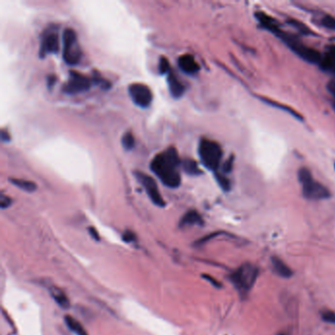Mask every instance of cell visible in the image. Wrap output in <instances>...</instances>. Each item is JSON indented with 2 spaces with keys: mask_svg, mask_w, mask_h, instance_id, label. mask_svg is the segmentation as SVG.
<instances>
[{
  "mask_svg": "<svg viewBox=\"0 0 335 335\" xmlns=\"http://www.w3.org/2000/svg\"><path fill=\"white\" fill-rule=\"evenodd\" d=\"M181 163L177 150L170 148L154 156L150 162V169L165 186L173 189L181 184L179 174Z\"/></svg>",
  "mask_w": 335,
  "mask_h": 335,
  "instance_id": "6da1fadb",
  "label": "cell"
},
{
  "mask_svg": "<svg viewBox=\"0 0 335 335\" xmlns=\"http://www.w3.org/2000/svg\"><path fill=\"white\" fill-rule=\"evenodd\" d=\"M259 275V268L257 265L246 262L240 265L236 270H234L229 279L237 290L241 298L248 296L252 288L254 287L256 280Z\"/></svg>",
  "mask_w": 335,
  "mask_h": 335,
  "instance_id": "7a4b0ae2",
  "label": "cell"
},
{
  "mask_svg": "<svg viewBox=\"0 0 335 335\" xmlns=\"http://www.w3.org/2000/svg\"><path fill=\"white\" fill-rule=\"evenodd\" d=\"M298 179L303 196L311 201H321L326 200L331 197V192L326 186L315 180L312 172L306 168L302 167L298 172Z\"/></svg>",
  "mask_w": 335,
  "mask_h": 335,
  "instance_id": "3957f363",
  "label": "cell"
},
{
  "mask_svg": "<svg viewBox=\"0 0 335 335\" xmlns=\"http://www.w3.org/2000/svg\"><path fill=\"white\" fill-rule=\"evenodd\" d=\"M274 35L279 37V39H281L294 53L298 55L299 57H301L302 59H304L309 63L320 65L323 55L318 50L307 46L299 39L298 37L290 34H286L281 29H279Z\"/></svg>",
  "mask_w": 335,
  "mask_h": 335,
  "instance_id": "277c9868",
  "label": "cell"
},
{
  "mask_svg": "<svg viewBox=\"0 0 335 335\" xmlns=\"http://www.w3.org/2000/svg\"><path fill=\"white\" fill-rule=\"evenodd\" d=\"M199 155L208 169L217 171L223 158V149L217 142L203 139L199 145Z\"/></svg>",
  "mask_w": 335,
  "mask_h": 335,
  "instance_id": "5b68a950",
  "label": "cell"
},
{
  "mask_svg": "<svg viewBox=\"0 0 335 335\" xmlns=\"http://www.w3.org/2000/svg\"><path fill=\"white\" fill-rule=\"evenodd\" d=\"M82 51L78 43L74 30L66 29L63 33V59L69 65H76L80 62Z\"/></svg>",
  "mask_w": 335,
  "mask_h": 335,
  "instance_id": "8992f818",
  "label": "cell"
},
{
  "mask_svg": "<svg viewBox=\"0 0 335 335\" xmlns=\"http://www.w3.org/2000/svg\"><path fill=\"white\" fill-rule=\"evenodd\" d=\"M129 96L132 102L142 109L149 108L152 102V93L148 86L135 83L129 86Z\"/></svg>",
  "mask_w": 335,
  "mask_h": 335,
  "instance_id": "52a82bcc",
  "label": "cell"
},
{
  "mask_svg": "<svg viewBox=\"0 0 335 335\" xmlns=\"http://www.w3.org/2000/svg\"><path fill=\"white\" fill-rule=\"evenodd\" d=\"M91 85L92 82L88 77L78 72L71 71L69 80L64 86L63 91L68 95H77L90 90Z\"/></svg>",
  "mask_w": 335,
  "mask_h": 335,
  "instance_id": "ba28073f",
  "label": "cell"
},
{
  "mask_svg": "<svg viewBox=\"0 0 335 335\" xmlns=\"http://www.w3.org/2000/svg\"><path fill=\"white\" fill-rule=\"evenodd\" d=\"M136 177L139 180V182L145 188L151 202L157 207H161V208L164 207L165 202L163 201L161 197V194L158 190V187L156 185L155 181L151 177H149V175L143 172H136Z\"/></svg>",
  "mask_w": 335,
  "mask_h": 335,
  "instance_id": "9c48e42d",
  "label": "cell"
},
{
  "mask_svg": "<svg viewBox=\"0 0 335 335\" xmlns=\"http://www.w3.org/2000/svg\"><path fill=\"white\" fill-rule=\"evenodd\" d=\"M59 37L55 32H47L44 34L40 44L39 55L43 57L44 55L57 53L59 50Z\"/></svg>",
  "mask_w": 335,
  "mask_h": 335,
  "instance_id": "30bf717a",
  "label": "cell"
},
{
  "mask_svg": "<svg viewBox=\"0 0 335 335\" xmlns=\"http://www.w3.org/2000/svg\"><path fill=\"white\" fill-rule=\"evenodd\" d=\"M320 67L324 71L335 76V45L328 47L326 53L323 55Z\"/></svg>",
  "mask_w": 335,
  "mask_h": 335,
  "instance_id": "8fae6325",
  "label": "cell"
},
{
  "mask_svg": "<svg viewBox=\"0 0 335 335\" xmlns=\"http://www.w3.org/2000/svg\"><path fill=\"white\" fill-rule=\"evenodd\" d=\"M178 65L180 69L186 74H196L200 70V65L196 61V59L191 54L182 55L178 59Z\"/></svg>",
  "mask_w": 335,
  "mask_h": 335,
  "instance_id": "7c38bea8",
  "label": "cell"
},
{
  "mask_svg": "<svg viewBox=\"0 0 335 335\" xmlns=\"http://www.w3.org/2000/svg\"><path fill=\"white\" fill-rule=\"evenodd\" d=\"M167 83H168V88L171 96L175 99H179L184 95L185 92V87L184 85L178 80L177 76L170 72L167 77Z\"/></svg>",
  "mask_w": 335,
  "mask_h": 335,
  "instance_id": "4fadbf2b",
  "label": "cell"
},
{
  "mask_svg": "<svg viewBox=\"0 0 335 335\" xmlns=\"http://www.w3.org/2000/svg\"><path fill=\"white\" fill-rule=\"evenodd\" d=\"M271 264L274 272L283 277V278H290L293 275V270L291 267L286 264L284 261H282L280 258L274 256L271 258Z\"/></svg>",
  "mask_w": 335,
  "mask_h": 335,
  "instance_id": "5bb4252c",
  "label": "cell"
},
{
  "mask_svg": "<svg viewBox=\"0 0 335 335\" xmlns=\"http://www.w3.org/2000/svg\"><path fill=\"white\" fill-rule=\"evenodd\" d=\"M49 293H50L51 297L53 298V300L56 302V304L60 308L65 309V310L70 308V305H71L70 300L67 297V295L65 294V292L62 289H60L56 286H51L49 288Z\"/></svg>",
  "mask_w": 335,
  "mask_h": 335,
  "instance_id": "9a60e30c",
  "label": "cell"
},
{
  "mask_svg": "<svg viewBox=\"0 0 335 335\" xmlns=\"http://www.w3.org/2000/svg\"><path fill=\"white\" fill-rule=\"evenodd\" d=\"M204 221L201 215L196 211H190L182 218L180 226H193V225H203Z\"/></svg>",
  "mask_w": 335,
  "mask_h": 335,
  "instance_id": "2e32d148",
  "label": "cell"
},
{
  "mask_svg": "<svg viewBox=\"0 0 335 335\" xmlns=\"http://www.w3.org/2000/svg\"><path fill=\"white\" fill-rule=\"evenodd\" d=\"M64 321H65V324L66 326L68 327V329L74 333L76 335H89L87 331L84 329L83 325L78 322L75 318L71 317V316H65L64 318Z\"/></svg>",
  "mask_w": 335,
  "mask_h": 335,
  "instance_id": "e0dca14e",
  "label": "cell"
},
{
  "mask_svg": "<svg viewBox=\"0 0 335 335\" xmlns=\"http://www.w3.org/2000/svg\"><path fill=\"white\" fill-rule=\"evenodd\" d=\"M181 165L183 167V170L189 175H201L202 174V170L199 168L198 163L193 159H190V158L184 159Z\"/></svg>",
  "mask_w": 335,
  "mask_h": 335,
  "instance_id": "ac0fdd59",
  "label": "cell"
},
{
  "mask_svg": "<svg viewBox=\"0 0 335 335\" xmlns=\"http://www.w3.org/2000/svg\"><path fill=\"white\" fill-rule=\"evenodd\" d=\"M10 181L15 186H17L18 188H20L21 190H24L26 192H29V193L35 192L37 190V185L32 181L23 180V179H10Z\"/></svg>",
  "mask_w": 335,
  "mask_h": 335,
  "instance_id": "d6986e66",
  "label": "cell"
},
{
  "mask_svg": "<svg viewBox=\"0 0 335 335\" xmlns=\"http://www.w3.org/2000/svg\"><path fill=\"white\" fill-rule=\"evenodd\" d=\"M122 146L126 150H130L135 147V138L131 133H125L122 137Z\"/></svg>",
  "mask_w": 335,
  "mask_h": 335,
  "instance_id": "ffe728a7",
  "label": "cell"
},
{
  "mask_svg": "<svg viewBox=\"0 0 335 335\" xmlns=\"http://www.w3.org/2000/svg\"><path fill=\"white\" fill-rule=\"evenodd\" d=\"M321 25L329 30L335 31V18L332 17L331 15H325L321 19Z\"/></svg>",
  "mask_w": 335,
  "mask_h": 335,
  "instance_id": "44dd1931",
  "label": "cell"
},
{
  "mask_svg": "<svg viewBox=\"0 0 335 335\" xmlns=\"http://www.w3.org/2000/svg\"><path fill=\"white\" fill-rule=\"evenodd\" d=\"M261 101H262V102H265V104H268L269 106H272V107H274V108H277V109H283L285 112H288L290 114H292L293 116H295L296 119H302V116H301L299 113L294 112V111L291 110V109H289L288 107H283V106H281V105H279V104H276V103L271 102V101H267V100H265V99H261Z\"/></svg>",
  "mask_w": 335,
  "mask_h": 335,
  "instance_id": "7402d4cb",
  "label": "cell"
},
{
  "mask_svg": "<svg viewBox=\"0 0 335 335\" xmlns=\"http://www.w3.org/2000/svg\"><path fill=\"white\" fill-rule=\"evenodd\" d=\"M290 25H292L294 28H296L298 31H300V33H302L303 35H307V36L312 35V31L306 25H304L301 22H298L296 20H290Z\"/></svg>",
  "mask_w": 335,
  "mask_h": 335,
  "instance_id": "603a6c76",
  "label": "cell"
},
{
  "mask_svg": "<svg viewBox=\"0 0 335 335\" xmlns=\"http://www.w3.org/2000/svg\"><path fill=\"white\" fill-rule=\"evenodd\" d=\"M158 70L159 73L162 75L169 74L170 73V65H169V61L167 60V58L165 57H161L159 60V64H158Z\"/></svg>",
  "mask_w": 335,
  "mask_h": 335,
  "instance_id": "cb8c5ba5",
  "label": "cell"
},
{
  "mask_svg": "<svg viewBox=\"0 0 335 335\" xmlns=\"http://www.w3.org/2000/svg\"><path fill=\"white\" fill-rule=\"evenodd\" d=\"M322 316V320L326 323L329 324H334L335 325V312L332 311V310H325L322 312L321 314Z\"/></svg>",
  "mask_w": 335,
  "mask_h": 335,
  "instance_id": "d4e9b609",
  "label": "cell"
},
{
  "mask_svg": "<svg viewBox=\"0 0 335 335\" xmlns=\"http://www.w3.org/2000/svg\"><path fill=\"white\" fill-rule=\"evenodd\" d=\"M216 178L220 184V186L222 187L224 191H228L230 189V183H229V180L223 175L221 173H217L216 174Z\"/></svg>",
  "mask_w": 335,
  "mask_h": 335,
  "instance_id": "484cf974",
  "label": "cell"
},
{
  "mask_svg": "<svg viewBox=\"0 0 335 335\" xmlns=\"http://www.w3.org/2000/svg\"><path fill=\"white\" fill-rule=\"evenodd\" d=\"M122 239H123V241L126 242V243H132V242L136 241V235H135V233H133L132 231L127 230V231L124 232V234H123V236H122Z\"/></svg>",
  "mask_w": 335,
  "mask_h": 335,
  "instance_id": "4316f807",
  "label": "cell"
},
{
  "mask_svg": "<svg viewBox=\"0 0 335 335\" xmlns=\"http://www.w3.org/2000/svg\"><path fill=\"white\" fill-rule=\"evenodd\" d=\"M11 204H12V200L9 197L2 194L1 197H0V207H1V209H3V210L7 209L11 206Z\"/></svg>",
  "mask_w": 335,
  "mask_h": 335,
  "instance_id": "83f0119b",
  "label": "cell"
},
{
  "mask_svg": "<svg viewBox=\"0 0 335 335\" xmlns=\"http://www.w3.org/2000/svg\"><path fill=\"white\" fill-rule=\"evenodd\" d=\"M203 277H204L207 281H209L212 285H214L215 287H217V288H221V287H222V283H221L220 281H218L215 277H213V276H211V275H209V274H203Z\"/></svg>",
  "mask_w": 335,
  "mask_h": 335,
  "instance_id": "f1b7e54d",
  "label": "cell"
},
{
  "mask_svg": "<svg viewBox=\"0 0 335 335\" xmlns=\"http://www.w3.org/2000/svg\"><path fill=\"white\" fill-rule=\"evenodd\" d=\"M89 233H90V235L92 236V238H93L94 240H96V241H100L101 237H100V235H99L98 230H97L95 227H89Z\"/></svg>",
  "mask_w": 335,
  "mask_h": 335,
  "instance_id": "f546056e",
  "label": "cell"
},
{
  "mask_svg": "<svg viewBox=\"0 0 335 335\" xmlns=\"http://www.w3.org/2000/svg\"><path fill=\"white\" fill-rule=\"evenodd\" d=\"M328 90L332 94V96L334 97L335 103V80L329 82V84H328Z\"/></svg>",
  "mask_w": 335,
  "mask_h": 335,
  "instance_id": "4dcf8cb0",
  "label": "cell"
},
{
  "mask_svg": "<svg viewBox=\"0 0 335 335\" xmlns=\"http://www.w3.org/2000/svg\"><path fill=\"white\" fill-rule=\"evenodd\" d=\"M232 161H233V158L231 157L230 159H228L225 164H224L223 170L225 172H229L232 168Z\"/></svg>",
  "mask_w": 335,
  "mask_h": 335,
  "instance_id": "1f68e13d",
  "label": "cell"
},
{
  "mask_svg": "<svg viewBox=\"0 0 335 335\" xmlns=\"http://www.w3.org/2000/svg\"><path fill=\"white\" fill-rule=\"evenodd\" d=\"M1 141L3 143H7L10 141V137H9V134H7L4 130L1 131Z\"/></svg>",
  "mask_w": 335,
  "mask_h": 335,
  "instance_id": "d6a6232c",
  "label": "cell"
},
{
  "mask_svg": "<svg viewBox=\"0 0 335 335\" xmlns=\"http://www.w3.org/2000/svg\"><path fill=\"white\" fill-rule=\"evenodd\" d=\"M47 81H48V87H52V85L55 83V77L54 76H49Z\"/></svg>",
  "mask_w": 335,
  "mask_h": 335,
  "instance_id": "836d02e7",
  "label": "cell"
},
{
  "mask_svg": "<svg viewBox=\"0 0 335 335\" xmlns=\"http://www.w3.org/2000/svg\"><path fill=\"white\" fill-rule=\"evenodd\" d=\"M334 107H335V105H334Z\"/></svg>",
  "mask_w": 335,
  "mask_h": 335,
  "instance_id": "e575fe53",
  "label": "cell"
}]
</instances>
